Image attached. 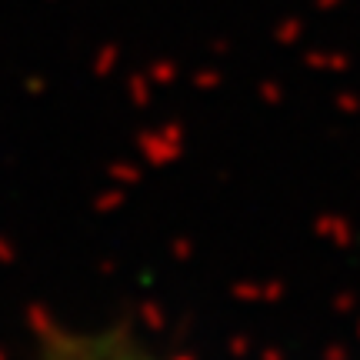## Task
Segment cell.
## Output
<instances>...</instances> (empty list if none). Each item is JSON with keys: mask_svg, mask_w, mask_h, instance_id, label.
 <instances>
[{"mask_svg": "<svg viewBox=\"0 0 360 360\" xmlns=\"http://www.w3.org/2000/svg\"><path fill=\"white\" fill-rule=\"evenodd\" d=\"M37 360H167L127 323H47L37 340Z\"/></svg>", "mask_w": 360, "mask_h": 360, "instance_id": "obj_1", "label": "cell"}]
</instances>
